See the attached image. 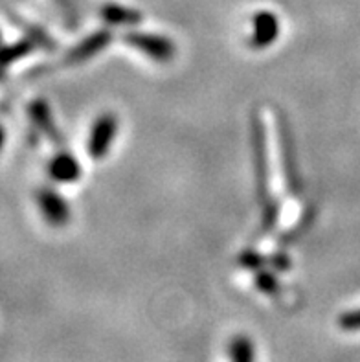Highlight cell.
Wrapping results in <instances>:
<instances>
[{"mask_svg": "<svg viewBox=\"0 0 360 362\" xmlns=\"http://www.w3.org/2000/svg\"><path fill=\"white\" fill-rule=\"evenodd\" d=\"M250 142H252V158H254V175H255V195L257 201L263 204L270 199V175H269V153H267V134L265 125L257 112H252L250 118Z\"/></svg>", "mask_w": 360, "mask_h": 362, "instance_id": "6da1fadb", "label": "cell"}, {"mask_svg": "<svg viewBox=\"0 0 360 362\" xmlns=\"http://www.w3.org/2000/svg\"><path fill=\"white\" fill-rule=\"evenodd\" d=\"M278 138H279V153H281V168L285 175L289 192L294 197H300L303 193V180H301L300 164H298V151L294 136H292L291 125L283 115L278 116Z\"/></svg>", "mask_w": 360, "mask_h": 362, "instance_id": "7a4b0ae2", "label": "cell"}, {"mask_svg": "<svg viewBox=\"0 0 360 362\" xmlns=\"http://www.w3.org/2000/svg\"><path fill=\"white\" fill-rule=\"evenodd\" d=\"M125 42L131 48L141 52L147 55L149 59L156 61V63H169L177 55V46L171 39L156 33H144V32H127L125 33Z\"/></svg>", "mask_w": 360, "mask_h": 362, "instance_id": "3957f363", "label": "cell"}, {"mask_svg": "<svg viewBox=\"0 0 360 362\" xmlns=\"http://www.w3.org/2000/svg\"><path fill=\"white\" fill-rule=\"evenodd\" d=\"M116 134H118V118L112 112H103L94 119L88 134L87 151L91 158L101 160L109 155L110 147L115 144Z\"/></svg>", "mask_w": 360, "mask_h": 362, "instance_id": "277c9868", "label": "cell"}, {"mask_svg": "<svg viewBox=\"0 0 360 362\" xmlns=\"http://www.w3.org/2000/svg\"><path fill=\"white\" fill-rule=\"evenodd\" d=\"M279 21L272 11H257L252 17V35L250 46L255 50H265L270 45L278 41Z\"/></svg>", "mask_w": 360, "mask_h": 362, "instance_id": "5b68a950", "label": "cell"}, {"mask_svg": "<svg viewBox=\"0 0 360 362\" xmlns=\"http://www.w3.org/2000/svg\"><path fill=\"white\" fill-rule=\"evenodd\" d=\"M110 41H112V32H109V30H100V32L91 33L74 50H70L66 61H69V64L85 63V61L96 57L100 52L105 50Z\"/></svg>", "mask_w": 360, "mask_h": 362, "instance_id": "8992f818", "label": "cell"}, {"mask_svg": "<svg viewBox=\"0 0 360 362\" xmlns=\"http://www.w3.org/2000/svg\"><path fill=\"white\" fill-rule=\"evenodd\" d=\"M39 204H41L46 221L52 226H64L70 221V204L54 189H41L39 192Z\"/></svg>", "mask_w": 360, "mask_h": 362, "instance_id": "52a82bcc", "label": "cell"}, {"mask_svg": "<svg viewBox=\"0 0 360 362\" xmlns=\"http://www.w3.org/2000/svg\"><path fill=\"white\" fill-rule=\"evenodd\" d=\"M48 173L52 175V179H54L55 182L72 184L76 182V180H79L83 170L81 164H79L70 153H61V155H57L54 160L50 162V165H48Z\"/></svg>", "mask_w": 360, "mask_h": 362, "instance_id": "ba28073f", "label": "cell"}, {"mask_svg": "<svg viewBox=\"0 0 360 362\" xmlns=\"http://www.w3.org/2000/svg\"><path fill=\"white\" fill-rule=\"evenodd\" d=\"M101 18L112 26H134L141 23V13L137 9L123 8L118 4H105L100 9Z\"/></svg>", "mask_w": 360, "mask_h": 362, "instance_id": "9c48e42d", "label": "cell"}, {"mask_svg": "<svg viewBox=\"0 0 360 362\" xmlns=\"http://www.w3.org/2000/svg\"><path fill=\"white\" fill-rule=\"evenodd\" d=\"M33 118H35L37 125L45 131L46 136L52 138L55 144H61V136L59 133H57V129H55L54 119H52V115H50V109L46 107V103H42V101L33 103Z\"/></svg>", "mask_w": 360, "mask_h": 362, "instance_id": "30bf717a", "label": "cell"}, {"mask_svg": "<svg viewBox=\"0 0 360 362\" xmlns=\"http://www.w3.org/2000/svg\"><path fill=\"white\" fill-rule=\"evenodd\" d=\"M279 211H281V206L278 199L270 197L261 204V234L274 232L279 221Z\"/></svg>", "mask_w": 360, "mask_h": 362, "instance_id": "8fae6325", "label": "cell"}, {"mask_svg": "<svg viewBox=\"0 0 360 362\" xmlns=\"http://www.w3.org/2000/svg\"><path fill=\"white\" fill-rule=\"evenodd\" d=\"M254 284H255V287L261 291V293L269 294V296H278V294L281 293V285H279L276 274L270 271H265V269L255 271Z\"/></svg>", "mask_w": 360, "mask_h": 362, "instance_id": "7c38bea8", "label": "cell"}, {"mask_svg": "<svg viewBox=\"0 0 360 362\" xmlns=\"http://www.w3.org/2000/svg\"><path fill=\"white\" fill-rule=\"evenodd\" d=\"M233 362H254V348L246 337H236L230 344Z\"/></svg>", "mask_w": 360, "mask_h": 362, "instance_id": "4fadbf2b", "label": "cell"}, {"mask_svg": "<svg viewBox=\"0 0 360 362\" xmlns=\"http://www.w3.org/2000/svg\"><path fill=\"white\" fill-rule=\"evenodd\" d=\"M238 262L239 265L248 269V271H260V269L267 267L269 259H267L265 256H261L260 252H255V250L248 248V250H243V252L239 254Z\"/></svg>", "mask_w": 360, "mask_h": 362, "instance_id": "5bb4252c", "label": "cell"}, {"mask_svg": "<svg viewBox=\"0 0 360 362\" xmlns=\"http://www.w3.org/2000/svg\"><path fill=\"white\" fill-rule=\"evenodd\" d=\"M313 223H315V211L309 210L306 216H303V219H301V223L296 226V228H292L287 235H283L281 245H291V243H294V241H298V239H300V235L303 234V232H307Z\"/></svg>", "mask_w": 360, "mask_h": 362, "instance_id": "9a60e30c", "label": "cell"}, {"mask_svg": "<svg viewBox=\"0 0 360 362\" xmlns=\"http://www.w3.org/2000/svg\"><path fill=\"white\" fill-rule=\"evenodd\" d=\"M338 324L346 331H360V309H355V311H349L346 315H342Z\"/></svg>", "mask_w": 360, "mask_h": 362, "instance_id": "2e32d148", "label": "cell"}, {"mask_svg": "<svg viewBox=\"0 0 360 362\" xmlns=\"http://www.w3.org/2000/svg\"><path fill=\"white\" fill-rule=\"evenodd\" d=\"M269 263L274 269H278V271H289V269H291V257L285 252H276L270 257Z\"/></svg>", "mask_w": 360, "mask_h": 362, "instance_id": "e0dca14e", "label": "cell"}]
</instances>
